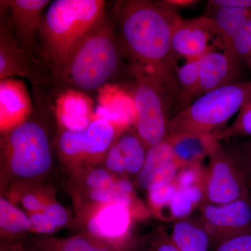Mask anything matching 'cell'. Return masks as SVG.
<instances>
[{"mask_svg": "<svg viewBox=\"0 0 251 251\" xmlns=\"http://www.w3.org/2000/svg\"><path fill=\"white\" fill-rule=\"evenodd\" d=\"M47 0H9L3 3L11 11V22L15 39L25 52L31 51L39 36L46 7L50 4Z\"/></svg>", "mask_w": 251, "mask_h": 251, "instance_id": "obj_12", "label": "cell"}, {"mask_svg": "<svg viewBox=\"0 0 251 251\" xmlns=\"http://www.w3.org/2000/svg\"><path fill=\"white\" fill-rule=\"evenodd\" d=\"M201 58L186 60L184 65L175 67V75L181 92V110L186 108L196 99L201 75Z\"/></svg>", "mask_w": 251, "mask_h": 251, "instance_id": "obj_24", "label": "cell"}, {"mask_svg": "<svg viewBox=\"0 0 251 251\" xmlns=\"http://www.w3.org/2000/svg\"><path fill=\"white\" fill-rule=\"evenodd\" d=\"M94 114L92 99L80 91H65L56 100V117L64 130L85 129L93 121Z\"/></svg>", "mask_w": 251, "mask_h": 251, "instance_id": "obj_18", "label": "cell"}, {"mask_svg": "<svg viewBox=\"0 0 251 251\" xmlns=\"http://www.w3.org/2000/svg\"><path fill=\"white\" fill-rule=\"evenodd\" d=\"M242 77L240 64L235 59L226 52L211 51L201 58V75L195 100L211 91L239 82Z\"/></svg>", "mask_w": 251, "mask_h": 251, "instance_id": "obj_17", "label": "cell"}, {"mask_svg": "<svg viewBox=\"0 0 251 251\" xmlns=\"http://www.w3.org/2000/svg\"><path fill=\"white\" fill-rule=\"evenodd\" d=\"M208 5L211 9H251V0H211Z\"/></svg>", "mask_w": 251, "mask_h": 251, "instance_id": "obj_38", "label": "cell"}, {"mask_svg": "<svg viewBox=\"0 0 251 251\" xmlns=\"http://www.w3.org/2000/svg\"><path fill=\"white\" fill-rule=\"evenodd\" d=\"M27 214L31 223V232L36 235L49 236L59 229L53 220L44 211Z\"/></svg>", "mask_w": 251, "mask_h": 251, "instance_id": "obj_34", "label": "cell"}, {"mask_svg": "<svg viewBox=\"0 0 251 251\" xmlns=\"http://www.w3.org/2000/svg\"><path fill=\"white\" fill-rule=\"evenodd\" d=\"M130 94L134 100L135 128L147 148L165 141L175 105L180 106L179 91L141 66L133 64Z\"/></svg>", "mask_w": 251, "mask_h": 251, "instance_id": "obj_4", "label": "cell"}, {"mask_svg": "<svg viewBox=\"0 0 251 251\" xmlns=\"http://www.w3.org/2000/svg\"><path fill=\"white\" fill-rule=\"evenodd\" d=\"M15 75L26 77L34 80L33 72L27 53L19 46L9 30L1 28L0 37V80Z\"/></svg>", "mask_w": 251, "mask_h": 251, "instance_id": "obj_20", "label": "cell"}, {"mask_svg": "<svg viewBox=\"0 0 251 251\" xmlns=\"http://www.w3.org/2000/svg\"><path fill=\"white\" fill-rule=\"evenodd\" d=\"M120 63L113 29L103 20L82 39L59 72L78 90H99L108 83Z\"/></svg>", "mask_w": 251, "mask_h": 251, "instance_id": "obj_3", "label": "cell"}, {"mask_svg": "<svg viewBox=\"0 0 251 251\" xmlns=\"http://www.w3.org/2000/svg\"><path fill=\"white\" fill-rule=\"evenodd\" d=\"M28 251H142L143 241L135 245L121 247L85 233L63 239L34 235L23 239Z\"/></svg>", "mask_w": 251, "mask_h": 251, "instance_id": "obj_14", "label": "cell"}, {"mask_svg": "<svg viewBox=\"0 0 251 251\" xmlns=\"http://www.w3.org/2000/svg\"><path fill=\"white\" fill-rule=\"evenodd\" d=\"M209 158L203 202L221 205L251 196L240 168L221 143Z\"/></svg>", "mask_w": 251, "mask_h": 251, "instance_id": "obj_7", "label": "cell"}, {"mask_svg": "<svg viewBox=\"0 0 251 251\" xmlns=\"http://www.w3.org/2000/svg\"><path fill=\"white\" fill-rule=\"evenodd\" d=\"M213 251H251V233L230 238L221 243Z\"/></svg>", "mask_w": 251, "mask_h": 251, "instance_id": "obj_37", "label": "cell"}, {"mask_svg": "<svg viewBox=\"0 0 251 251\" xmlns=\"http://www.w3.org/2000/svg\"><path fill=\"white\" fill-rule=\"evenodd\" d=\"M161 2L168 7L176 10L179 8L189 7V6L197 4L198 1H196V0H164V1H161Z\"/></svg>", "mask_w": 251, "mask_h": 251, "instance_id": "obj_40", "label": "cell"}, {"mask_svg": "<svg viewBox=\"0 0 251 251\" xmlns=\"http://www.w3.org/2000/svg\"><path fill=\"white\" fill-rule=\"evenodd\" d=\"M216 133L219 142L251 138V98L243 105L233 123Z\"/></svg>", "mask_w": 251, "mask_h": 251, "instance_id": "obj_27", "label": "cell"}, {"mask_svg": "<svg viewBox=\"0 0 251 251\" xmlns=\"http://www.w3.org/2000/svg\"><path fill=\"white\" fill-rule=\"evenodd\" d=\"M32 103L25 84L11 78L0 80V130L2 134L27 121Z\"/></svg>", "mask_w": 251, "mask_h": 251, "instance_id": "obj_13", "label": "cell"}, {"mask_svg": "<svg viewBox=\"0 0 251 251\" xmlns=\"http://www.w3.org/2000/svg\"><path fill=\"white\" fill-rule=\"evenodd\" d=\"M98 101L94 118L110 122L123 132L134 125L136 112L130 93L108 83L99 89Z\"/></svg>", "mask_w": 251, "mask_h": 251, "instance_id": "obj_16", "label": "cell"}, {"mask_svg": "<svg viewBox=\"0 0 251 251\" xmlns=\"http://www.w3.org/2000/svg\"><path fill=\"white\" fill-rule=\"evenodd\" d=\"M21 193V197L16 198L27 213L42 211L46 203L51 199L47 193L36 190V188L23 190Z\"/></svg>", "mask_w": 251, "mask_h": 251, "instance_id": "obj_32", "label": "cell"}, {"mask_svg": "<svg viewBox=\"0 0 251 251\" xmlns=\"http://www.w3.org/2000/svg\"><path fill=\"white\" fill-rule=\"evenodd\" d=\"M180 169L209 157L221 142L216 132L212 133H182L167 138Z\"/></svg>", "mask_w": 251, "mask_h": 251, "instance_id": "obj_19", "label": "cell"}, {"mask_svg": "<svg viewBox=\"0 0 251 251\" xmlns=\"http://www.w3.org/2000/svg\"><path fill=\"white\" fill-rule=\"evenodd\" d=\"M221 143L240 168L251 196V138H238Z\"/></svg>", "mask_w": 251, "mask_h": 251, "instance_id": "obj_26", "label": "cell"}, {"mask_svg": "<svg viewBox=\"0 0 251 251\" xmlns=\"http://www.w3.org/2000/svg\"><path fill=\"white\" fill-rule=\"evenodd\" d=\"M247 64L248 66H249V67L251 69V52L250 53V56H249V60H248Z\"/></svg>", "mask_w": 251, "mask_h": 251, "instance_id": "obj_41", "label": "cell"}, {"mask_svg": "<svg viewBox=\"0 0 251 251\" xmlns=\"http://www.w3.org/2000/svg\"><path fill=\"white\" fill-rule=\"evenodd\" d=\"M239 64L248 62L251 52V16L224 49Z\"/></svg>", "mask_w": 251, "mask_h": 251, "instance_id": "obj_28", "label": "cell"}, {"mask_svg": "<svg viewBox=\"0 0 251 251\" xmlns=\"http://www.w3.org/2000/svg\"><path fill=\"white\" fill-rule=\"evenodd\" d=\"M117 178L105 168H94L86 175L84 185L87 191L103 189L111 186Z\"/></svg>", "mask_w": 251, "mask_h": 251, "instance_id": "obj_33", "label": "cell"}, {"mask_svg": "<svg viewBox=\"0 0 251 251\" xmlns=\"http://www.w3.org/2000/svg\"><path fill=\"white\" fill-rule=\"evenodd\" d=\"M116 143L125 158L126 174L138 176L145 164L148 148L137 133H123Z\"/></svg>", "mask_w": 251, "mask_h": 251, "instance_id": "obj_25", "label": "cell"}, {"mask_svg": "<svg viewBox=\"0 0 251 251\" xmlns=\"http://www.w3.org/2000/svg\"><path fill=\"white\" fill-rule=\"evenodd\" d=\"M143 251H179L164 227L158 228L145 239Z\"/></svg>", "mask_w": 251, "mask_h": 251, "instance_id": "obj_31", "label": "cell"}, {"mask_svg": "<svg viewBox=\"0 0 251 251\" xmlns=\"http://www.w3.org/2000/svg\"><path fill=\"white\" fill-rule=\"evenodd\" d=\"M208 17L212 20L218 41L223 49L251 16V9H211Z\"/></svg>", "mask_w": 251, "mask_h": 251, "instance_id": "obj_22", "label": "cell"}, {"mask_svg": "<svg viewBox=\"0 0 251 251\" xmlns=\"http://www.w3.org/2000/svg\"><path fill=\"white\" fill-rule=\"evenodd\" d=\"M180 168L167 140L148 148L146 160L137 183L147 191L173 182Z\"/></svg>", "mask_w": 251, "mask_h": 251, "instance_id": "obj_15", "label": "cell"}, {"mask_svg": "<svg viewBox=\"0 0 251 251\" xmlns=\"http://www.w3.org/2000/svg\"><path fill=\"white\" fill-rule=\"evenodd\" d=\"M1 159L3 171L18 184L41 179L50 171L53 163L46 127L41 122L29 119L3 134Z\"/></svg>", "mask_w": 251, "mask_h": 251, "instance_id": "obj_5", "label": "cell"}, {"mask_svg": "<svg viewBox=\"0 0 251 251\" xmlns=\"http://www.w3.org/2000/svg\"><path fill=\"white\" fill-rule=\"evenodd\" d=\"M105 168L115 176L126 174L125 158L116 141L107 153Z\"/></svg>", "mask_w": 251, "mask_h": 251, "instance_id": "obj_35", "label": "cell"}, {"mask_svg": "<svg viewBox=\"0 0 251 251\" xmlns=\"http://www.w3.org/2000/svg\"><path fill=\"white\" fill-rule=\"evenodd\" d=\"M251 98V80L234 82L203 94L173 117L168 137L182 133H212L224 129Z\"/></svg>", "mask_w": 251, "mask_h": 251, "instance_id": "obj_6", "label": "cell"}, {"mask_svg": "<svg viewBox=\"0 0 251 251\" xmlns=\"http://www.w3.org/2000/svg\"><path fill=\"white\" fill-rule=\"evenodd\" d=\"M105 6L102 0H56L49 4L39 36L44 56L56 70L103 21Z\"/></svg>", "mask_w": 251, "mask_h": 251, "instance_id": "obj_2", "label": "cell"}, {"mask_svg": "<svg viewBox=\"0 0 251 251\" xmlns=\"http://www.w3.org/2000/svg\"><path fill=\"white\" fill-rule=\"evenodd\" d=\"M207 168L202 163H196L181 168L174 180L178 188L204 186L205 187Z\"/></svg>", "mask_w": 251, "mask_h": 251, "instance_id": "obj_30", "label": "cell"}, {"mask_svg": "<svg viewBox=\"0 0 251 251\" xmlns=\"http://www.w3.org/2000/svg\"><path fill=\"white\" fill-rule=\"evenodd\" d=\"M199 209L211 236L212 251L230 238L251 233V196L221 205L203 202Z\"/></svg>", "mask_w": 251, "mask_h": 251, "instance_id": "obj_10", "label": "cell"}, {"mask_svg": "<svg viewBox=\"0 0 251 251\" xmlns=\"http://www.w3.org/2000/svg\"><path fill=\"white\" fill-rule=\"evenodd\" d=\"M0 229L3 239H23L31 232V223L27 213L9 200L0 198Z\"/></svg>", "mask_w": 251, "mask_h": 251, "instance_id": "obj_23", "label": "cell"}, {"mask_svg": "<svg viewBox=\"0 0 251 251\" xmlns=\"http://www.w3.org/2000/svg\"><path fill=\"white\" fill-rule=\"evenodd\" d=\"M177 189L173 181L166 186L148 191L149 206L155 215L167 221L168 207Z\"/></svg>", "mask_w": 251, "mask_h": 251, "instance_id": "obj_29", "label": "cell"}, {"mask_svg": "<svg viewBox=\"0 0 251 251\" xmlns=\"http://www.w3.org/2000/svg\"><path fill=\"white\" fill-rule=\"evenodd\" d=\"M42 211L53 220L59 229L65 227L70 223V214L69 211L62 204L52 198L46 203L45 207Z\"/></svg>", "mask_w": 251, "mask_h": 251, "instance_id": "obj_36", "label": "cell"}, {"mask_svg": "<svg viewBox=\"0 0 251 251\" xmlns=\"http://www.w3.org/2000/svg\"><path fill=\"white\" fill-rule=\"evenodd\" d=\"M170 236L179 251H212L210 234L201 218L175 221Z\"/></svg>", "mask_w": 251, "mask_h": 251, "instance_id": "obj_21", "label": "cell"}, {"mask_svg": "<svg viewBox=\"0 0 251 251\" xmlns=\"http://www.w3.org/2000/svg\"><path fill=\"white\" fill-rule=\"evenodd\" d=\"M122 132L110 122L94 118L85 129L62 132L58 140L59 153L69 164L99 159L108 153Z\"/></svg>", "mask_w": 251, "mask_h": 251, "instance_id": "obj_8", "label": "cell"}, {"mask_svg": "<svg viewBox=\"0 0 251 251\" xmlns=\"http://www.w3.org/2000/svg\"><path fill=\"white\" fill-rule=\"evenodd\" d=\"M84 213L85 233L121 247L135 245L139 240L130 233L133 211L121 202L88 206Z\"/></svg>", "mask_w": 251, "mask_h": 251, "instance_id": "obj_9", "label": "cell"}, {"mask_svg": "<svg viewBox=\"0 0 251 251\" xmlns=\"http://www.w3.org/2000/svg\"><path fill=\"white\" fill-rule=\"evenodd\" d=\"M217 36L214 23L206 16L184 19L180 18L172 34V47L175 55L186 60L200 59L214 51L209 41Z\"/></svg>", "mask_w": 251, "mask_h": 251, "instance_id": "obj_11", "label": "cell"}, {"mask_svg": "<svg viewBox=\"0 0 251 251\" xmlns=\"http://www.w3.org/2000/svg\"><path fill=\"white\" fill-rule=\"evenodd\" d=\"M117 14L122 43L133 64L145 68L180 92L172 47L173 29L181 18L176 10L161 1L126 0L118 3Z\"/></svg>", "mask_w": 251, "mask_h": 251, "instance_id": "obj_1", "label": "cell"}, {"mask_svg": "<svg viewBox=\"0 0 251 251\" xmlns=\"http://www.w3.org/2000/svg\"><path fill=\"white\" fill-rule=\"evenodd\" d=\"M0 251H28L24 242L19 239H2Z\"/></svg>", "mask_w": 251, "mask_h": 251, "instance_id": "obj_39", "label": "cell"}]
</instances>
